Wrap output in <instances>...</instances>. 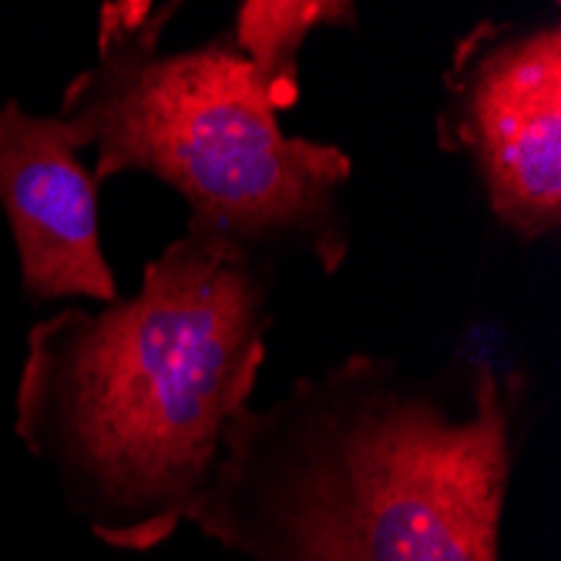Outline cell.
Wrapping results in <instances>:
<instances>
[{
    "label": "cell",
    "instance_id": "cell-1",
    "mask_svg": "<svg viewBox=\"0 0 561 561\" xmlns=\"http://www.w3.org/2000/svg\"><path fill=\"white\" fill-rule=\"evenodd\" d=\"M535 383L350 353L226 424L188 522L252 561H501Z\"/></svg>",
    "mask_w": 561,
    "mask_h": 561
},
{
    "label": "cell",
    "instance_id": "cell-2",
    "mask_svg": "<svg viewBox=\"0 0 561 561\" xmlns=\"http://www.w3.org/2000/svg\"><path fill=\"white\" fill-rule=\"evenodd\" d=\"M273 286V263L185 229L138 293L31 327L18 437L105 545L159 548L209 491L222 431L266 364Z\"/></svg>",
    "mask_w": 561,
    "mask_h": 561
},
{
    "label": "cell",
    "instance_id": "cell-3",
    "mask_svg": "<svg viewBox=\"0 0 561 561\" xmlns=\"http://www.w3.org/2000/svg\"><path fill=\"white\" fill-rule=\"evenodd\" d=\"M179 8L108 0L98 11L94 61L68 81L58 112L75 148L94 151V182L145 172L185 198L188 229L273 266L306 256L340 273L350 256L340 188L353 159L283 131L229 27L162 50Z\"/></svg>",
    "mask_w": 561,
    "mask_h": 561
},
{
    "label": "cell",
    "instance_id": "cell-4",
    "mask_svg": "<svg viewBox=\"0 0 561 561\" xmlns=\"http://www.w3.org/2000/svg\"><path fill=\"white\" fill-rule=\"evenodd\" d=\"M491 219L525 245L561 229V21H478L454 41L434 118Z\"/></svg>",
    "mask_w": 561,
    "mask_h": 561
},
{
    "label": "cell",
    "instance_id": "cell-5",
    "mask_svg": "<svg viewBox=\"0 0 561 561\" xmlns=\"http://www.w3.org/2000/svg\"><path fill=\"white\" fill-rule=\"evenodd\" d=\"M98 188L58 115H27L14 98L0 105V206L31 302L122 296L101 249Z\"/></svg>",
    "mask_w": 561,
    "mask_h": 561
},
{
    "label": "cell",
    "instance_id": "cell-6",
    "mask_svg": "<svg viewBox=\"0 0 561 561\" xmlns=\"http://www.w3.org/2000/svg\"><path fill=\"white\" fill-rule=\"evenodd\" d=\"M360 14L350 0H242L229 24L236 47L276 112L299 101V50L320 27L353 31Z\"/></svg>",
    "mask_w": 561,
    "mask_h": 561
}]
</instances>
